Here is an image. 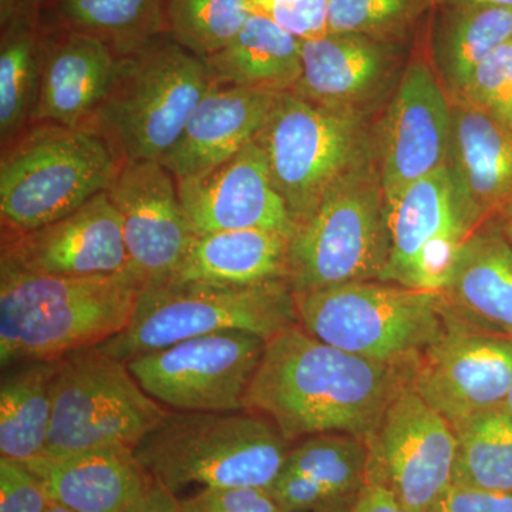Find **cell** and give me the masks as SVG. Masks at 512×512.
<instances>
[{
  "instance_id": "obj_25",
  "label": "cell",
  "mask_w": 512,
  "mask_h": 512,
  "mask_svg": "<svg viewBox=\"0 0 512 512\" xmlns=\"http://www.w3.org/2000/svg\"><path fill=\"white\" fill-rule=\"evenodd\" d=\"M366 441L346 433L306 437L292 446L269 494L282 512H308L356 500L366 483Z\"/></svg>"
},
{
  "instance_id": "obj_5",
  "label": "cell",
  "mask_w": 512,
  "mask_h": 512,
  "mask_svg": "<svg viewBox=\"0 0 512 512\" xmlns=\"http://www.w3.org/2000/svg\"><path fill=\"white\" fill-rule=\"evenodd\" d=\"M121 164L92 128L32 124L2 148V237L45 227L79 210L110 187Z\"/></svg>"
},
{
  "instance_id": "obj_26",
  "label": "cell",
  "mask_w": 512,
  "mask_h": 512,
  "mask_svg": "<svg viewBox=\"0 0 512 512\" xmlns=\"http://www.w3.org/2000/svg\"><path fill=\"white\" fill-rule=\"evenodd\" d=\"M510 40L512 8L436 6L429 26L430 64L447 96H460L478 64Z\"/></svg>"
},
{
  "instance_id": "obj_45",
  "label": "cell",
  "mask_w": 512,
  "mask_h": 512,
  "mask_svg": "<svg viewBox=\"0 0 512 512\" xmlns=\"http://www.w3.org/2000/svg\"><path fill=\"white\" fill-rule=\"evenodd\" d=\"M353 503H355V500L338 501V503L328 504L325 507L316 508V510L308 512H352Z\"/></svg>"
},
{
  "instance_id": "obj_33",
  "label": "cell",
  "mask_w": 512,
  "mask_h": 512,
  "mask_svg": "<svg viewBox=\"0 0 512 512\" xmlns=\"http://www.w3.org/2000/svg\"><path fill=\"white\" fill-rule=\"evenodd\" d=\"M168 32L192 55L208 60L244 28L249 0H165Z\"/></svg>"
},
{
  "instance_id": "obj_43",
  "label": "cell",
  "mask_w": 512,
  "mask_h": 512,
  "mask_svg": "<svg viewBox=\"0 0 512 512\" xmlns=\"http://www.w3.org/2000/svg\"><path fill=\"white\" fill-rule=\"evenodd\" d=\"M488 5L512 8V0H436V6Z\"/></svg>"
},
{
  "instance_id": "obj_4",
  "label": "cell",
  "mask_w": 512,
  "mask_h": 512,
  "mask_svg": "<svg viewBox=\"0 0 512 512\" xmlns=\"http://www.w3.org/2000/svg\"><path fill=\"white\" fill-rule=\"evenodd\" d=\"M214 82L205 60L164 33L119 57L109 92L87 128L110 144L121 163L161 161Z\"/></svg>"
},
{
  "instance_id": "obj_7",
  "label": "cell",
  "mask_w": 512,
  "mask_h": 512,
  "mask_svg": "<svg viewBox=\"0 0 512 512\" xmlns=\"http://www.w3.org/2000/svg\"><path fill=\"white\" fill-rule=\"evenodd\" d=\"M389 210L377 154L343 175L289 238L286 284L293 293L379 281L390 255Z\"/></svg>"
},
{
  "instance_id": "obj_11",
  "label": "cell",
  "mask_w": 512,
  "mask_h": 512,
  "mask_svg": "<svg viewBox=\"0 0 512 512\" xmlns=\"http://www.w3.org/2000/svg\"><path fill=\"white\" fill-rule=\"evenodd\" d=\"M266 340L242 330L212 333L128 360L131 375L158 403L178 412L245 410Z\"/></svg>"
},
{
  "instance_id": "obj_15",
  "label": "cell",
  "mask_w": 512,
  "mask_h": 512,
  "mask_svg": "<svg viewBox=\"0 0 512 512\" xmlns=\"http://www.w3.org/2000/svg\"><path fill=\"white\" fill-rule=\"evenodd\" d=\"M376 126V154L387 204L446 165L450 99L426 59L413 56Z\"/></svg>"
},
{
  "instance_id": "obj_10",
  "label": "cell",
  "mask_w": 512,
  "mask_h": 512,
  "mask_svg": "<svg viewBox=\"0 0 512 512\" xmlns=\"http://www.w3.org/2000/svg\"><path fill=\"white\" fill-rule=\"evenodd\" d=\"M131 375L127 363L99 348L57 359L53 413L42 457L106 447L136 448L167 416Z\"/></svg>"
},
{
  "instance_id": "obj_3",
  "label": "cell",
  "mask_w": 512,
  "mask_h": 512,
  "mask_svg": "<svg viewBox=\"0 0 512 512\" xmlns=\"http://www.w3.org/2000/svg\"><path fill=\"white\" fill-rule=\"evenodd\" d=\"M291 447L262 414L177 412L147 433L134 454L174 495L191 485L269 491Z\"/></svg>"
},
{
  "instance_id": "obj_34",
  "label": "cell",
  "mask_w": 512,
  "mask_h": 512,
  "mask_svg": "<svg viewBox=\"0 0 512 512\" xmlns=\"http://www.w3.org/2000/svg\"><path fill=\"white\" fill-rule=\"evenodd\" d=\"M436 0H332L329 30L404 43Z\"/></svg>"
},
{
  "instance_id": "obj_29",
  "label": "cell",
  "mask_w": 512,
  "mask_h": 512,
  "mask_svg": "<svg viewBox=\"0 0 512 512\" xmlns=\"http://www.w3.org/2000/svg\"><path fill=\"white\" fill-rule=\"evenodd\" d=\"M42 28L92 36L126 56L168 33L165 0H40Z\"/></svg>"
},
{
  "instance_id": "obj_36",
  "label": "cell",
  "mask_w": 512,
  "mask_h": 512,
  "mask_svg": "<svg viewBox=\"0 0 512 512\" xmlns=\"http://www.w3.org/2000/svg\"><path fill=\"white\" fill-rule=\"evenodd\" d=\"M332 0H249L252 13L264 16L301 40L316 39L329 30Z\"/></svg>"
},
{
  "instance_id": "obj_20",
  "label": "cell",
  "mask_w": 512,
  "mask_h": 512,
  "mask_svg": "<svg viewBox=\"0 0 512 512\" xmlns=\"http://www.w3.org/2000/svg\"><path fill=\"white\" fill-rule=\"evenodd\" d=\"M119 56L82 33L40 26L39 92L32 124L89 127L109 92Z\"/></svg>"
},
{
  "instance_id": "obj_18",
  "label": "cell",
  "mask_w": 512,
  "mask_h": 512,
  "mask_svg": "<svg viewBox=\"0 0 512 512\" xmlns=\"http://www.w3.org/2000/svg\"><path fill=\"white\" fill-rule=\"evenodd\" d=\"M0 266L67 278L117 274L130 266L119 211L104 191L52 224L3 235Z\"/></svg>"
},
{
  "instance_id": "obj_9",
  "label": "cell",
  "mask_w": 512,
  "mask_h": 512,
  "mask_svg": "<svg viewBox=\"0 0 512 512\" xmlns=\"http://www.w3.org/2000/svg\"><path fill=\"white\" fill-rule=\"evenodd\" d=\"M256 143L296 224L339 178L376 157V126L289 92L276 96Z\"/></svg>"
},
{
  "instance_id": "obj_46",
  "label": "cell",
  "mask_w": 512,
  "mask_h": 512,
  "mask_svg": "<svg viewBox=\"0 0 512 512\" xmlns=\"http://www.w3.org/2000/svg\"><path fill=\"white\" fill-rule=\"evenodd\" d=\"M503 410H505V412L510 414V416L512 417V386L510 393H508L507 400H505Z\"/></svg>"
},
{
  "instance_id": "obj_40",
  "label": "cell",
  "mask_w": 512,
  "mask_h": 512,
  "mask_svg": "<svg viewBox=\"0 0 512 512\" xmlns=\"http://www.w3.org/2000/svg\"><path fill=\"white\" fill-rule=\"evenodd\" d=\"M352 512H407L382 485L366 481L357 494Z\"/></svg>"
},
{
  "instance_id": "obj_2",
  "label": "cell",
  "mask_w": 512,
  "mask_h": 512,
  "mask_svg": "<svg viewBox=\"0 0 512 512\" xmlns=\"http://www.w3.org/2000/svg\"><path fill=\"white\" fill-rule=\"evenodd\" d=\"M146 286L133 266L111 275L47 276L0 266L2 367L96 348L126 329Z\"/></svg>"
},
{
  "instance_id": "obj_32",
  "label": "cell",
  "mask_w": 512,
  "mask_h": 512,
  "mask_svg": "<svg viewBox=\"0 0 512 512\" xmlns=\"http://www.w3.org/2000/svg\"><path fill=\"white\" fill-rule=\"evenodd\" d=\"M453 484L512 494V417L494 410L454 424Z\"/></svg>"
},
{
  "instance_id": "obj_22",
  "label": "cell",
  "mask_w": 512,
  "mask_h": 512,
  "mask_svg": "<svg viewBox=\"0 0 512 512\" xmlns=\"http://www.w3.org/2000/svg\"><path fill=\"white\" fill-rule=\"evenodd\" d=\"M276 96L215 80L160 163L177 181L224 163L256 140Z\"/></svg>"
},
{
  "instance_id": "obj_28",
  "label": "cell",
  "mask_w": 512,
  "mask_h": 512,
  "mask_svg": "<svg viewBox=\"0 0 512 512\" xmlns=\"http://www.w3.org/2000/svg\"><path fill=\"white\" fill-rule=\"evenodd\" d=\"M205 62L217 82L254 92L289 93L301 79L302 42L252 13L231 43Z\"/></svg>"
},
{
  "instance_id": "obj_14",
  "label": "cell",
  "mask_w": 512,
  "mask_h": 512,
  "mask_svg": "<svg viewBox=\"0 0 512 512\" xmlns=\"http://www.w3.org/2000/svg\"><path fill=\"white\" fill-rule=\"evenodd\" d=\"M410 386L451 424L501 410L512 386V339L451 316L446 332L421 353Z\"/></svg>"
},
{
  "instance_id": "obj_12",
  "label": "cell",
  "mask_w": 512,
  "mask_h": 512,
  "mask_svg": "<svg viewBox=\"0 0 512 512\" xmlns=\"http://www.w3.org/2000/svg\"><path fill=\"white\" fill-rule=\"evenodd\" d=\"M366 447V481L386 488L407 512L433 511L453 484L456 433L410 384L387 407Z\"/></svg>"
},
{
  "instance_id": "obj_6",
  "label": "cell",
  "mask_w": 512,
  "mask_h": 512,
  "mask_svg": "<svg viewBox=\"0 0 512 512\" xmlns=\"http://www.w3.org/2000/svg\"><path fill=\"white\" fill-rule=\"evenodd\" d=\"M296 325L295 293L285 281L227 285L168 278L146 284L126 329L97 348L128 362L227 330L254 333L268 342Z\"/></svg>"
},
{
  "instance_id": "obj_1",
  "label": "cell",
  "mask_w": 512,
  "mask_h": 512,
  "mask_svg": "<svg viewBox=\"0 0 512 512\" xmlns=\"http://www.w3.org/2000/svg\"><path fill=\"white\" fill-rule=\"evenodd\" d=\"M413 367L352 355L292 326L266 342L245 410L271 420L291 444L326 433L366 441Z\"/></svg>"
},
{
  "instance_id": "obj_42",
  "label": "cell",
  "mask_w": 512,
  "mask_h": 512,
  "mask_svg": "<svg viewBox=\"0 0 512 512\" xmlns=\"http://www.w3.org/2000/svg\"><path fill=\"white\" fill-rule=\"evenodd\" d=\"M491 220L497 222L498 227L503 231L504 237L512 245V200L507 202Z\"/></svg>"
},
{
  "instance_id": "obj_8",
  "label": "cell",
  "mask_w": 512,
  "mask_h": 512,
  "mask_svg": "<svg viewBox=\"0 0 512 512\" xmlns=\"http://www.w3.org/2000/svg\"><path fill=\"white\" fill-rule=\"evenodd\" d=\"M299 326L330 346L392 365H416L453 312L441 291L382 281L295 293Z\"/></svg>"
},
{
  "instance_id": "obj_17",
  "label": "cell",
  "mask_w": 512,
  "mask_h": 512,
  "mask_svg": "<svg viewBox=\"0 0 512 512\" xmlns=\"http://www.w3.org/2000/svg\"><path fill=\"white\" fill-rule=\"evenodd\" d=\"M301 42L302 74L292 93L330 109L375 116L407 66L404 43L335 32Z\"/></svg>"
},
{
  "instance_id": "obj_24",
  "label": "cell",
  "mask_w": 512,
  "mask_h": 512,
  "mask_svg": "<svg viewBox=\"0 0 512 512\" xmlns=\"http://www.w3.org/2000/svg\"><path fill=\"white\" fill-rule=\"evenodd\" d=\"M441 293L461 322L512 339V245L497 222L471 232Z\"/></svg>"
},
{
  "instance_id": "obj_27",
  "label": "cell",
  "mask_w": 512,
  "mask_h": 512,
  "mask_svg": "<svg viewBox=\"0 0 512 512\" xmlns=\"http://www.w3.org/2000/svg\"><path fill=\"white\" fill-rule=\"evenodd\" d=\"M288 248L289 237L265 229L197 235L171 278L227 285L285 281Z\"/></svg>"
},
{
  "instance_id": "obj_39",
  "label": "cell",
  "mask_w": 512,
  "mask_h": 512,
  "mask_svg": "<svg viewBox=\"0 0 512 512\" xmlns=\"http://www.w3.org/2000/svg\"><path fill=\"white\" fill-rule=\"evenodd\" d=\"M431 512H512V494L451 484Z\"/></svg>"
},
{
  "instance_id": "obj_38",
  "label": "cell",
  "mask_w": 512,
  "mask_h": 512,
  "mask_svg": "<svg viewBox=\"0 0 512 512\" xmlns=\"http://www.w3.org/2000/svg\"><path fill=\"white\" fill-rule=\"evenodd\" d=\"M178 501L183 512H282L261 488H202Z\"/></svg>"
},
{
  "instance_id": "obj_37",
  "label": "cell",
  "mask_w": 512,
  "mask_h": 512,
  "mask_svg": "<svg viewBox=\"0 0 512 512\" xmlns=\"http://www.w3.org/2000/svg\"><path fill=\"white\" fill-rule=\"evenodd\" d=\"M49 505L42 481L25 464L0 458V512H45Z\"/></svg>"
},
{
  "instance_id": "obj_23",
  "label": "cell",
  "mask_w": 512,
  "mask_h": 512,
  "mask_svg": "<svg viewBox=\"0 0 512 512\" xmlns=\"http://www.w3.org/2000/svg\"><path fill=\"white\" fill-rule=\"evenodd\" d=\"M20 463L42 481L50 503L72 512H131L153 481L128 447Z\"/></svg>"
},
{
  "instance_id": "obj_35",
  "label": "cell",
  "mask_w": 512,
  "mask_h": 512,
  "mask_svg": "<svg viewBox=\"0 0 512 512\" xmlns=\"http://www.w3.org/2000/svg\"><path fill=\"white\" fill-rule=\"evenodd\" d=\"M461 99L512 130V40L478 64Z\"/></svg>"
},
{
  "instance_id": "obj_44",
  "label": "cell",
  "mask_w": 512,
  "mask_h": 512,
  "mask_svg": "<svg viewBox=\"0 0 512 512\" xmlns=\"http://www.w3.org/2000/svg\"><path fill=\"white\" fill-rule=\"evenodd\" d=\"M28 2L29 0H0V22H5L13 12Z\"/></svg>"
},
{
  "instance_id": "obj_16",
  "label": "cell",
  "mask_w": 512,
  "mask_h": 512,
  "mask_svg": "<svg viewBox=\"0 0 512 512\" xmlns=\"http://www.w3.org/2000/svg\"><path fill=\"white\" fill-rule=\"evenodd\" d=\"M106 194L119 211L130 265L146 284L171 278L197 237L173 174L160 161H124Z\"/></svg>"
},
{
  "instance_id": "obj_13",
  "label": "cell",
  "mask_w": 512,
  "mask_h": 512,
  "mask_svg": "<svg viewBox=\"0 0 512 512\" xmlns=\"http://www.w3.org/2000/svg\"><path fill=\"white\" fill-rule=\"evenodd\" d=\"M390 255L379 281L443 291L458 251L474 231L446 165L387 204Z\"/></svg>"
},
{
  "instance_id": "obj_31",
  "label": "cell",
  "mask_w": 512,
  "mask_h": 512,
  "mask_svg": "<svg viewBox=\"0 0 512 512\" xmlns=\"http://www.w3.org/2000/svg\"><path fill=\"white\" fill-rule=\"evenodd\" d=\"M0 386V454L9 460L42 457L53 413L57 359L16 365Z\"/></svg>"
},
{
  "instance_id": "obj_30",
  "label": "cell",
  "mask_w": 512,
  "mask_h": 512,
  "mask_svg": "<svg viewBox=\"0 0 512 512\" xmlns=\"http://www.w3.org/2000/svg\"><path fill=\"white\" fill-rule=\"evenodd\" d=\"M39 3L40 0H29L0 22L2 148L32 126L39 92Z\"/></svg>"
},
{
  "instance_id": "obj_21",
  "label": "cell",
  "mask_w": 512,
  "mask_h": 512,
  "mask_svg": "<svg viewBox=\"0 0 512 512\" xmlns=\"http://www.w3.org/2000/svg\"><path fill=\"white\" fill-rule=\"evenodd\" d=\"M450 99L446 167L474 228L512 200V130L461 97Z\"/></svg>"
},
{
  "instance_id": "obj_41",
  "label": "cell",
  "mask_w": 512,
  "mask_h": 512,
  "mask_svg": "<svg viewBox=\"0 0 512 512\" xmlns=\"http://www.w3.org/2000/svg\"><path fill=\"white\" fill-rule=\"evenodd\" d=\"M131 512H183V510L177 495L153 478L146 494Z\"/></svg>"
},
{
  "instance_id": "obj_47",
  "label": "cell",
  "mask_w": 512,
  "mask_h": 512,
  "mask_svg": "<svg viewBox=\"0 0 512 512\" xmlns=\"http://www.w3.org/2000/svg\"><path fill=\"white\" fill-rule=\"evenodd\" d=\"M45 512H72V511L67 510V508L62 507V505L50 503L49 507H47V510Z\"/></svg>"
},
{
  "instance_id": "obj_19",
  "label": "cell",
  "mask_w": 512,
  "mask_h": 512,
  "mask_svg": "<svg viewBox=\"0 0 512 512\" xmlns=\"http://www.w3.org/2000/svg\"><path fill=\"white\" fill-rule=\"evenodd\" d=\"M177 187L195 235L265 229L291 238L295 231V221L256 140L217 167L177 181Z\"/></svg>"
}]
</instances>
